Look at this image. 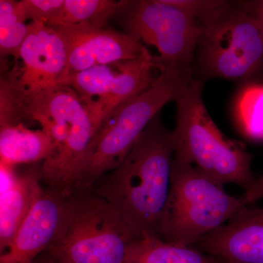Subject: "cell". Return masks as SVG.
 <instances>
[{"label":"cell","mask_w":263,"mask_h":263,"mask_svg":"<svg viewBox=\"0 0 263 263\" xmlns=\"http://www.w3.org/2000/svg\"><path fill=\"white\" fill-rule=\"evenodd\" d=\"M5 86L10 120L37 122L53 141V154L43 162L44 185L66 195L79 192L88 148L98 133L85 104L69 86L29 92L11 76Z\"/></svg>","instance_id":"6da1fadb"},{"label":"cell","mask_w":263,"mask_h":263,"mask_svg":"<svg viewBox=\"0 0 263 263\" xmlns=\"http://www.w3.org/2000/svg\"><path fill=\"white\" fill-rule=\"evenodd\" d=\"M175 152L174 131L164 127L157 114L122 164L91 189L119 212L138 238H158Z\"/></svg>","instance_id":"7a4b0ae2"},{"label":"cell","mask_w":263,"mask_h":263,"mask_svg":"<svg viewBox=\"0 0 263 263\" xmlns=\"http://www.w3.org/2000/svg\"><path fill=\"white\" fill-rule=\"evenodd\" d=\"M202 87V81L193 79L176 100L174 158L192 164L222 186L233 183L245 193L256 181L252 155L216 125L204 105Z\"/></svg>","instance_id":"3957f363"},{"label":"cell","mask_w":263,"mask_h":263,"mask_svg":"<svg viewBox=\"0 0 263 263\" xmlns=\"http://www.w3.org/2000/svg\"><path fill=\"white\" fill-rule=\"evenodd\" d=\"M193 79V70L167 66L152 87L122 104L88 148L80 192L91 191L102 176L119 167L151 121L166 104L176 101Z\"/></svg>","instance_id":"277c9868"},{"label":"cell","mask_w":263,"mask_h":263,"mask_svg":"<svg viewBox=\"0 0 263 263\" xmlns=\"http://www.w3.org/2000/svg\"><path fill=\"white\" fill-rule=\"evenodd\" d=\"M245 206L242 196L226 193L224 186L174 157L158 238L193 247Z\"/></svg>","instance_id":"5b68a950"},{"label":"cell","mask_w":263,"mask_h":263,"mask_svg":"<svg viewBox=\"0 0 263 263\" xmlns=\"http://www.w3.org/2000/svg\"><path fill=\"white\" fill-rule=\"evenodd\" d=\"M137 238L106 200L80 192L71 195L64 226L45 252L60 263H127Z\"/></svg>","instance_id":"8992f818"},{"label":"cell","mask_w":263,"mask_h":263,"mask_svg":"<svg viewBox=\"0 0 263 263\" xmlns=\"http://www.w3.org/2000/svg\"><path fill=\"white\" fill-rule=\"evenodd\" d=\"M263 63V34L257 19L239 1L231 2L202 24L193 67V79L252 80Z\"/></svg>","instance_id":"52a82bcc"},{"label":"cell","mask_w":263,"mask_h":263,"mask_svg":"<svg viewBox=\"0 0 263 263\" xmlns=\"http://www.w3.org/2000/svg\"><path fill=\"white\" fill-rule=\"evenodd\" d=\"M116 16L125 32L155 46L162 65L193 70L201 25L167 0L121 1Z\"/></svg>","instance_id":"ba28073f"},{"label":"cell","mask_w":263,"mask_h":263,"mask_svg":"<svg viewBox=\"0 0 263 263\" xmlns=\"http://www.w3.org/2000/svg\"><path fill=\"white\" fill-rule=\"evenodd\" d=\"M165 68L147 48L134 60L71 74L60 86H69L77 93L98 131L122 104L155 84Z\"/></svg>","instance_id":"9c48e42d"},{"label":"cell","mask_w":263,"mask_h":263,"mask_svg":"<svg viewBox=\"0 0 263 263\" xmlns=\"http://www.w3.org/2000/svg\"><path fill=\"white\" fill-rule=\"evenodd\" d=\"M53 28L65 43L67 77L95 66L134 60L147 49L145 45L125 32L88 25Z\"/></svg>","instance_id":"30bf717a"},{"label":"cell","mask_w":263,"mask_h":263,"mask_svg":"<svg viewBox=\"0 0 263 263\" xmlns=\"http://www.w3.org/2000/svg\"><path fill=\"white\" fill-rule=\"evenodd\" d=\"M19 60L11 70L19 86L29 92L60 86L67 76V53L61 36L38 22L28 24Z\"/></svg>","instance_id":"8fae6325"},{"label":"cell","mask_w":263,"mask_h":263,"mask_svg":"<svg viewBox=\"0 0 263 263\" xmlns=\"http://www.w3.org/2000/svg\"><path fill=\"white\" fill-rule=\"evenodd\" d=\"M71 195L43 185L14 238L0 253V263L34 262L58 236Z\"/></svg>","instance_id":"7c38bea8"},{"label":"cell","mask_w":263,"mask_h":263,"mask_svg":"<svg viewBox=\"0 0 263 263\" xmlns=\"http://www.w3.org/2000/svg\"><path fill=\"white\" fill-rule=\"evenodd\" d=\"M193 247L222 263H263V208L243 207Z\"/></svg>","instance_id":"4fadbf2b"},{"label":"cell","mask_w":263,"mask_h":263,"mask_svg":"<svg viewBox=\"0 0 263 263\" xmlns=\"http://www.w3.org/2000/svg\"><path fill=\"white\" fill-rule=\"evenodd\" d=\"M0 163V253L8 248L43 186L42 167L18 174Z\"/></svg>","instance_id":"5bb4252c"},{"label":"cell","mask_w":263,"mask_h":263,"mask_svg":"<svg viewBox=\"0 0 263 263\" xmlns=\"http://www.w3.org/2000/svg\"><path fill=\"white\" fill-rule=\"evenodd\" d=\"M53 141L42 129H29L24 124L0 127V158L7 165L33 164L53 154Z\"/></svg>","instance_id":"9a60e30c"},{"label":"cell","mask_w":263,"mask_h":263,"mask_svg":"<svg viewBox=\"0 0 263 263\" xmlns=\"http://www.w3.org/2000/svg\"><path fill=\"white\" fill-rule=\"evenodd\" d=\"M127 263H222L192 247L164 241L159 238H137L129 247Z\"/></svg>","instance_id":"2e32d148"},{"label":"cell","mask_w":263,"mask_h":263,"mask_svg":"<svg viewBox=\"0 0 263 263\" xmlns=\"http://www.w3.org/2000/svg\"><path fill=\"white\" fill-rule=\"evenodd\" d=\"M121 1L113 0H65L49 27L88 25L105 28L117 15Z\"/></svg>","instance_id":"e0dca14e"},{"label":"cell","mask_w":263,"mask_h":263,"mask_svg":"<svg viewBox=\"0 0 263 263\" xmlns=\"http://www.w3.org/2000/svg\"><path fill=\"white\" fill-rule=\"evenodd\" d=\"M236 102V116L246 135L263 140V80L245 81Z\"/></svg>","instance_id":"ac0fdd59"},{"label":"cell","mask_w":263,"mask_h":263,"mask_svg":"<svg viewBox=\"0 0 263 263\" xmlns=\"http://www.w3.org/2000/svg\"><path fill=\"white\" fill-rule=\"evenodd\" d=\"M28 32V24L17 8V1L0 0V54L18 62L20 50Z\"/></svg>","instance_id":"d6986e66"},{"label":"cell","mask_w":263,"mask_h":263,"mask_svg":"<svg viewBox=\"0 0 263 263\" xmlns=\"http://www.w3.org/2000/svg\"><path fill=\"white\" fill-rule=\"evenodd\" d=\"M65 0H22L17 1V8L27 22H38L49 25L64 5Z\"/></svg>","instance_id":"ffe728a7"},{"label":"cell","mask_w":263,"mask_h":263,"mask_svg":"<svg viewBox=\"0 0 263 263\" xmlns=\"http://www.w3.org/2000/svg\"><path fill=\"white\" fill-rule=\"evenodd\" d=\"M200 22V25L206 23L216 16L229 1L223 0H167Z\"/></svg>","instance_id":"44dd1931"},{"label":"cell","mask_w":263,"mask_h":263,"mask_svg":"<svg viewBox=\"0 0 263 263\" xmlns=\"http://www.w3.org/2000/svg\"><path fill=\"white\" fill-rule=\"evenodd\" d=\"M242 8L248 12L256 19L260 26L263 34V0H252V1H239ZM252 79L263 80V63L258 73Z\"/></svg>","instance_id":"7402d4cb"},{"label":"cell","mask_w":263,"mask_h":263,"mask_svg":"<svg viewBox=\"0 0 263 263\" xmlns=\"http://www.w3.org/2000/svg\"><path fill=\"white\" fill-rule=\"evenodd\" d=\"M246 205H251L263 198V174L256 179L253 186L242 195Z\"/></svg>","instance_id":"603a6c76"},{"label":"cell","mask_w":263,"mask_h":263,"mask_svg":"<svg viewBox=\"0 0 263 263\" xmlns=\"http://www.w3.org/2000/svg\"><path fill=\"white\" fill-rule=\"evenodd\" d=\"M33 263H60L56 259L52 258L49 254L46 253V252H43L41 255L38 257V258L36 259Z\"/></svg>","instance_id":"cb8c5ba5"}]
</instances>
